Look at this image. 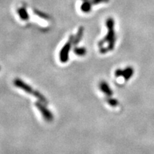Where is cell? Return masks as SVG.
Here are the masks:
<instances>
[{
	"mask_svg": "<svg viewBox=\"0 0 154 154\" xmlns=\"http://www.w3.org/2000/svg\"><path fill=\"white\" fill-rule=\"evenodd\" d=\"M106 26L108 27V34L106 36L103 40L99 42V45L100 48L103 47L106 42L109 44L108 49L112 50L114 48L115 44V32H114V22L112 18H109L107 19Z\"/></svg>",
	"mask_w": 154,
	"mask_h": 154,
	"instance_id": "cell-1",
	"label": "cell"
},
{
	"mask_svg": "<svg viewBox=\"0 0 154 154\" xmlns=\"http://www.w3.org/2000/svg\"><path fill=\"white\" fill-rule=\"evenodd\" d=\"M108 103L111 106H116L118 105V101L114 99H109L108 100Z\"/></svg>",
	"mask_w": 154,
	"mask_h": 154,
	"instance_id": "cell-11",
	"label": "cell"
},
{
	"mask_svg": "<svg viewBox=\"0 0 154 154\" xmlns=\"http://www.w3.org/2000/svg\"><path fill=\"white\" fill-rule=\"evenodd\" d=\"M74 36H72L67 43L65 44L64 47L62 48L61 52H60V60L61 62L65 63L68 61L69 59V51L71 49V47H72V44L74 42Z\"/></svg>",
	"mask_w": 154,
	"mask_h": 154,
	"instance_id": "cell-2",
	"label": "cell"
},
{
	"mask_svg": "<svg viewBox=\"0 0 154 154\" xmlns=\"http://www.w3.org/2000/svg\"><path fill=\"white\" fill-rule=\"evenodd\" d=\"M14 83V85L16 86L17 87H18L19 88H21V89L24 90V91L27 92V93H29V94H33L34 95L35 91H34L30 86H29L26 84H25L24 82H22V81L19 79H15Z\"/></svg>",
	"mask_w": 154,
	"mask_h": 154,
	"instance_id": "cell-4",
	"label": "cell"
},
{
	"mask_svg": "<svg viewBox=\"0 0 154 154\" xmlns=\"http://www.w3.org/2000/svg\"><path fill=\"white\" fill-rule=\"evenodd\" d=\"M36 107L38 108V109L41 111L42 113V116H44V118L46 119L47 121H51L53 120V115L50 111L47 109V107L44 105L43 102L40 101L37 102L36 103Z\"/></svg>",
	"mask_w": 154,
	"mask_h": 154,
	"instance_id": "cell-3",
	"label": "cell"
},
{
	"mask_svg": "<svg viewBox=\"0 0 154 154\" xmlns=\"http://www.w3.org/2000/svg\"><path fill=\"white\" fill-rule=\"evenodd\" d=\"M18 13L19 14V17H20V18L22 19V20L26 21L29 19V15L27 14V12H26V9H25L24 8L19 9L18 10Z\"/></svg>",
	"mask_w": 154,
	"mask_h": 154,
	"instance_id": "cell-7",
	"label": "cell"
},
{
	"mask_svg": "<svg viewBox=\"0 0 154 154\" xmlns=\"http://www.w3.org/2000/svg\"><path fill=\"white\" fill-rule=\"evenodd\" d=\"M133 74V69L132 68H127L125 70L122 71L121 69H118V70L116 72V76H123L126 79V80H128Z\"/></svg>",
	"mask_w": 154,
	"mask_h": 154,
	"instance_id": "cell-5",
	"label": "cell"
},
{
	"mask_svg": "<svg viewBox=\"0 0 154 154\" xmlns=\"http://www.w3.org/2000/svg\"><path fill=\"white\" fill-rule=\"evenodd\" d=\"M100 88H101L102 92H103L105 94H106L107 96H110L112 95V91H111L110 87H109V85H108L106 82H102L101 84H100Z\"/></svg>",
	"mask_w": 154,
	"mask_h": 154,
	"instance_id": "cell-6",
	"label": "cell"
},
{
	"mask_svg": "<svg viewBox=\"0 0 154 154\" xmlns=\"http://www.w3.org/2000/svg\"><path fill=\"white\" fill-rule=\"evenodd\" d=\"M81 9H82V10L84 11V12H86V13L89 12L91 9V4L88 2H85L82 4Z\"/></svg>",
	"mask_w": 154,
	"mask_h": 154,
	"instance_id": "cell-9",
	"label": "cell"
},
{
	"mask_svg": "<svg viewBox=\"0 0 154 154\" xmlns=\"http://www.w3.org/2000/svg\"><path fill=\"white\" fill-rule=\"evenodd\" d=\"M83 32H84V29H83V28H80L79 30L78 33H77L76 36H74V44H77L81 41V39H82V36H83Z\"/></svg>",
	"mask_w": 154,
	"mask_h": 154,
	"instance_id": "cell-8",
	"label": "cell"
},
{
	"mask_svg": "<svg viewBox=\"0 0 154 154\" xmlns=\"http://www.w3.org/2000/svg\"><path fill=\"white\" fill-rule=\"evenodd\" d=\"M74 53L79 56H83L86 54V49L84 48L76 47L74 49Z\"/></svg>",
	"mask_w": 154,
	"mask_h": 154,
	"instance_id": "cell-10",
	"label": "cell"
}]
</instances>
